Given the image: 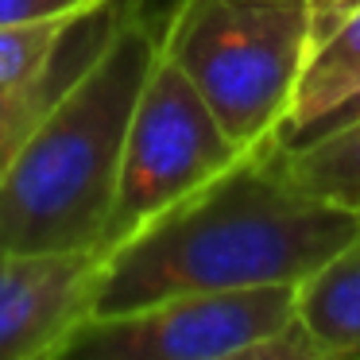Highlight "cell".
<instances>
[{"label":"cell","instance_id":"cell-1","mask_svg":"<svg viewBox=\"0 0 360 360\" xmlns=\"http://www.w3.org/2000/svg\"><path fill=\"white\" fill-rule=\"evenodd\" d=\"M360 213L302 194L275 148L174 205L101 256L94 318L132 314L194 290L302 283L352 236Z\"/></svg>","mask_w":360,"mask_h":360},{"label":"cell","instance_id":"cell-2","mask_svg":"<svg viewBox=\"0 0 360 360\" xmlns=\"http://www.w3.org/2000/svg\"><path fill=\"white\" fill-rule=\"evenodd\" d=\"M155 55L159 16L148 0H112L94 51L0 174V252H101Z\"/></svg>","mask_w":360,"mask_h":360},{"label":"cell","instance_id":"cell-3","mask_svg":"<svg viewBox=\"0 0 360 360\" xmlns=\"http://www.w3.org/2000/svg\"><path fill=\"white\" fill-rule=\"evenodd\" d=\"M310 0H174L159 51L190 78L240 155L279 143L310 55Z\"/></svg>","mask_w":360,"mask_h":360},{"label":"cell","instance_id":"cell-4","mask_svg":"<svg viewBox=\"0 0 360 360\" xmlns=\"http://www.w3.org/2000/svg\"><path fill=\"white\" fill-rule=\"evenodd\" d=\"M298 283L194 290L94 318L70 345L89 360H314L298 326Z\"/></svg>","mask_w":360,"mask_h":360},{"label":"cell","instance_id":"cell-5","mask_svg":"<svg viewBox=\"0 0 360 360\" xmlns=\"http://www.w3.org/2000/svg\"><path fill=\"white\" fill-rule=\"evenodd\" d=\"M240 159L202 94L159 51L128 124L101 256L233 171Z\"/></svg>","mask_w":360,"mask_h":360},{"label":"cell","instance_id":"cell-6","mask_svg":"<svg viewBox=\"0 0 360 360\" xmlns=\"http://www.w3.org/2000/svg\"><path fill=\"white\" fill-rule=\"evenodd\" d=\"M101 252H0V360H63L94 321Z\"/></svg>","mask_w":360,"mask_h":360},{"label":"cell","instance_id":"cell-7","mask_svg":"<svg viewBox=\"0 0 360 360\" xmlns=\"http://www.w3.org/2000/svg\"><path fill=\"white\" fill-rule=\"evenodd\" d=\"M310 55L279 143L306 136L360 89V0H310Z\"/></svg>","mask_w":360,"mask_h":360},{"label":"cell","instance_id":"cell-8","mask_svg":"<svg viewBox=\"0 0 360 360\" xmlns=\"http://www.w3.org/2000/svg\"><path fill=\"white\" fill-rule=\"evenodd\" d=\"M314 360H360V221L352 236L295 287Z\"/></svg>","mask_w":360,"mask_h":360},{"label":"cell","instance_id":"cell-9","mask_svg":"<svg viewBox=\"0 0 360 360\" xmlns=\"http://www.w3.org/2000/svg\"><path fill=\"white\" fill-rule=\"evenodd\" d=\"M279 171L302 194L360 213V117L298 143H275Z\"/></svg>","mask_w":360,"mask_h":360},{"label":"cell","instance_id":"cell-10","mask_svg":"<svg viewBox=\"0 0 360 360\" xmlns=\"http://www.w3.org/2000/svg\"><path fill=\"white\" fill-rule=\"evenodd\" d=\"M105 12H109V4L101 12H89L86 20H78L70 39L58 51V58L43 74H35L27 82H16V86H0V174H4L8 159L16 155V148L24 143V136L32 132V124L43 117V109L55 101L58 89L74 78V70L94 51L97 35H101V24H105Z\"/></svg>","mask_w":360,"mask_h":360},{"label":"cell","instance_id":"cell-11","mask_svg":"<svg viewBox=\"0 0 360 360\" xmlns=\"http://www.w3.org/2000/svg\"><path fill=\"white\" fill-rule=\"evenodd\" d=\"M74 24H0V86H16L47 70Z\"/></svg>","mask_w":360,"mask_h":360},{"label":"cell","instance_id":"cell-12","mask_svg":"<svg viewBox=\"0 0 360 360\" xmlns=\"http://www.w3.org/2000/svg\"><path fill=\"white\" fill-rule=\"evenodd\" d=\"M112 0H0V24H74Z\"/></svg>","mask_w":360,"mask_h":360},{"label":"cell","instance_id":"cell-13","mask_svg":"<svg viewBox=\"0 0 360 360\" xmlns=\"http://www.w3.org/2000/svg\"><path fill=\"white\" fill-rule=\"evenodd\" d=\"M356 117H360V89L349 97V101H341V105H337V109L329 112L326 120H318V124H314L306 136H298V140H310V136H318V132H329V128H341V124H349V120H356ZM298 140H290V143H298Z\"/></svg>","mask_w":360,"mask_h":360}]
</instances>
